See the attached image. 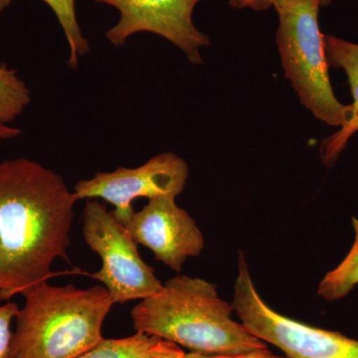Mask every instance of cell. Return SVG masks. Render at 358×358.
<instances>
[{
    "label": "cell",
    "mask_w": 358,
    "mask_h": 358,
    "mask_svg": "<svg viewBox=\"0 0 358 358\" xmlns=\"http://www.w3.org/2000/svg\"><path fill=\"white\" fill-rule=\"evenodd\" d=\"M31 101L27 85L15 70L0 65V124L15 121Z\"/></svg>",
    "instance_id": "obj_14"
},
{
    "label": "cell",
    "mask_w": 358,
    "mask_h": 358,
    "mask_svg": "<svg viewBox=\"0 0 358 358\" xmlns=\"http://www.w3.org/2000/svg\"><path fill=\"white\" fill-rule=\"evenodd\" d=\"M9 358H77L102 341L103 320L115 305L103 286L40 282L23 294Z\"/></svg>",
    "instance_id": "obj_3"
},
{
    "label": "cell",
    "mask_w": 358,
    "mask_h": 358,
    "mask_svg": "<svg viewBox=\"0 0 358 358\" xmlns=\"http://www.w3.org/2000/svg\"><path fill=\"white\" fill-rule=\"evenodd\" d=\"M232 303L217 286L199 278L176 275L131 310L134 329L203 355H238L267 348L233 319Z\"/></svg>",
    "instance_id": "obj_2"
},
{
    "label": "cell",
    "mask_w": 358,
    "mask_h": 358,
    "mask_svg": "<svg viewBox=\"0 0 358 358\" xmlns=\"http://www.w3.org/2000/svg\"><path fill=\"white\" fill-rule=\"evenodd\" d=\"M324 42L329 65L345 73L352 96L350 120L320 147L322 162L331 166L358 131V44L334 35H324Z\"/></svg>",
    "instance_id": "obj_10"
},
{
    "label": "cell",
    "mask_w": 358,
    "mask_h": 358,
    "mask_svg": "<svg viewBox=\"0 0 358 358\" xmlns=\"http://www.w3.org/2000/svg\"><path fill=\"white\" fill-rule=\"evenodd\" d=\"M138 244L147 247L155 258L176 273L185 261L199 257L204 249V237L194 219L176 204L173 197H157L124 224Z\"/></svg>",
    "instance_id": "obj_9"
},
{
    "label": "cell",
    "mask_w": 358,
    "mask_h": 358,
    "mask_svg": "<svg viewBox=\"0 0 358 358\" xmlns=\"http://www.w3.org/2000/svg\"><path fill=\"white\" fill-rule=\"evenodd\" d=\"M21 131L20 129L11 128L7 124H0V141L10 140L20 136Z\"/></svg>",
    "instance_id": "obj_18"
},
{
    "label": "cell",
    "mask_w": 358,
    "mask_h": 358,
    "mask_svg": "<svg viewBox=\"0 0 358 358\" xmlns=\"http://www.w3.org/2000/svg\"><path fill=\"white\" fill-rule=\"evenodd\" d=\"M185 358H288L279 357L268 350V348H259L251 352L238 353V355H203L199 352L185 353Z\"/></svg>",
    "instance_id": "obj_16"
},
{
    "label": "cell",
    "mask_w": 358,
    "mask_h": 358,
    "mask_svg": "<svg viewBox=\"0 0 358 358\" xmlns=\"http://www.w3.org/2000/svg\"><path fill=\"white\" fill-rule=\"evenodd\" d=\"M77 201L63 176L39 162L0 164V301L48 281L54 261L67 259Z\"/></svg>",
    "instance_id": "obj_1"
},
{
    "label": "cell",
    "mask_w": 358,
    "mask_h": 358,
    "mask_svg": "<svg viewBox=\"0 0 358 358\" xmlns=\"http://www.w3.org/2000/svg\"><path fill=\"white\" fill-rule=\"evenodd\" d=\"M15 0H0V15L10 6ZM50 7L57 17L59 24L64 32L68 46H69V58L67 64L70 68L76 69L79 66L80 59L90 52L88 39L84 36L77 20L75 0H42Z\"/></svg>",
    "instance_id": "obj_12"
},
{
    "label": "cell",
    "mask_w": 358,
    "mask_h": 358,
    "mask_svg": "<svg viewBox=\"0 0 358 358\" xmlns=\"http://www.w3.org/2000/svg\"><path fill=\"white\" fill-rule=\"evenodd\" d=\"M233 308L245 329L288 358H358V341L285 317L258 294L242 252L238 256Z\"/></svg>",
    "instance_id": "obj_5"
},
{
    "label": "cell",
    "mask_w": 358,
    "mask_h": 358,
    "mask_svg": "<svg viewBox=\"0 0 358 358\" xmlns=\"http://www.w3.org/2000/svg\"><path fill=\"white\" fill-rule=\"evenodd\" d=\"M77 358H185L180 346L141 331L124 338H103Z\"/></svg>",
    "instance_id": "obj_11"
},
{
    "label": "cell",
    "mask_w": 358,
    "mask_h": 358,
    "mask_svg": "<svg viewBox=\"0 0 358 358\" xmlns=\"http://www.w3.org/2000/svg\"><path fill=\"white\" fill-rule=\"evenodd\" d=\"M20 310L18 306L11 301L0 306V358H9L13 336L10 324Z\"/></svg>",
    "instance_id": "obj_15"
},
{
    "label": "cell",
    "mask_w": 358,
    "mask_h": 358,
    "mask_svg": "<svg viewBox=\"0 0 358 358\" xmlns=\"http://www.w3.org/2000/svg\"><path fill=\"white\" fill-rule=\"evenodd\" d=\"M83 236L102 260V268L92 277L102 282L115 303L143 300L162 288L164 284L155 268L141 259L138 243L126 226L96 199L85 205Z\"/></svg>",
    "instance_id": "obj_6"
},
{
    "label": "cell",
    "mask_w": 358,
    "mask_h": 358,
    "mask_svg": "<svg viewBox=\"0 0 358 358\" xmlns=\"http://www.w3.org/2000/svg\"><path fill=\"white\" fill-rule=\"evenodd\" d=\"M355 242L338 267L329 271L319 284L317 294L327 301L345 298L358 285V219L352 218Z\"/></svg>",
    "instance_id": "obj_13"
},
{
    "label": "cell",
    "mask_w": 358,
    "mask_h": 358,
    "mask_svg": "<svg viewBox=\"0 0 358 358\" xmlns=\"http://www.w3.org/2000/svg\"><path fill=\"white\" fill-rule=\"evenodd\" d=\"M289 0H229V6L234 9H251L265 11L281 6Z\"/></svg>",
    "instance_id": "obj_17"
},
{
    "label": "cell",
    "mask_w": 358,
    "mask_h": 358,
    "mask_svg": "<svg viewBox=\"0 0 358 358\" xmlns=\"http://www.w3.org/2000/svg\"><path fill=\"white\" fill-rule=\"evenodd\" d=\"M334 0H320V6H329V4L331 3V2H334Z\"/></svg>",
    "instance_id": "obj_19"
},
{
    "label": "cell",
    "mask_w": 358,
    "mask_h": 358,
    "mask_svg": "<svg viewBox=\"0 0 358 358\" xmlns=\"http://www.w3.org/2000/svg\"><path fill=\"white\" fill-rule=\"evenodd\" d=\"M114 7L119 21L106 32V38L121 47L131 35L154 33L169 40L185 53L192 64H202L201 51L210 38L193 22L195 7L202 0H93Z\"/></svg>",
    "instance_id": "obj_8"
},
{
    "label": "cell",
    "mask_w": 358,
    "mask_h": 358,
    "mask_svg": "<svg viewBox=\"0 0 358 358\" xmlns=\"http://www.w3.org/2000/svg\"><path fill=\"white\" fill-rule=\"evenodd\" d=\"M320 6V0H289L275 7V41L285 76L301 103L315 119L341 128L350 120V105L338 101L331 86L319 23Z\"/></svg>",
    "instance_id": "obj_4"
},
{
    "label": "cell",
    "mask_w": 358,
    "mask_h": 358,
    "mask_svg": "<svg viewBox=\"0 0 358 358\" xmlns=\"http://www.w3.org/2000/svg\"><path fill=\"white\" fill-rule=\"evenodd\" d=\"M189 176V167L185 159L173 154L164 152L148 159L134 169L117 167L110 173H96L74 186L77 200L103 199L115 207V217L126 224L134 214V200L145 197H173L185 189Z\"/></svg>",
    "instance_id": "obj_7"
}]
</instances>
